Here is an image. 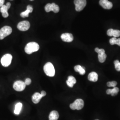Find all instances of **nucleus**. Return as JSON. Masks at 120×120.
Returning <instances> with one entry per match:
<instances>
[{
	"mask_svg": "<svg viewBox=\"0 0 120 120\" xmlns=\"http://www.w3.org/2000/svg\"></svg>",
	"mask_w": 120,
	"mask_h": 120,
	"instance_id": "2f4dec72",
	"label": "nucleus"
},
{
	"mask_svg": "<svg viewBox=\"0 0 120 120\" xmlns=\"http://www.w3.org/2000/svg\"><path fill=\"white\" fill-rule=\"evenodd\" d=\"M22 107V103L18 102L17 103L15 107V109H14V113L16 115H18L20 114V112L21 111Z\"/></svg>",
	"mask_w": 120,
	"mask_h": 120,
	"instance_id": "412c9836",
	"label": "nucleus"
},
{
	"mask_svg": "<svg viewBox=\"0 0 120 120\" xmlns=\"http://www.w3.org/2000/svg\"><path fill=\"white\" fill-rule=\"evenodd\" d=\"M109 43L111 45H117L120 46V38L116 39V38H112L110 39Z\"/></svg>",
	"mask_w": 120,
	"mask_h": 120,
	"instance_id": "4be33fe9",
	"label": "nucleus"
},
{
	"mask_svg": "<svg viewBox=\"0 0 120 120\" xmlns=\"http://www.w3.org/2000/svg\"><path fill=\"white\" fill-rule=\"evenodd\" d=\"M44 71L46 75L50 77L55 75V70L53 64L51 62H48L44 66Z\"/></svg>",
	"mask_w": 120,
	"mask_h": 120,
	"instance_id": "f03ea898",
	"label": "nucleus"
},
{
	"mask_svg": "<svg viewBox=\"0 0 120 120\" xmlns=\"http://www.w3.org/2000/svg\"><path fill=\"white\" fill-rule=\"evenodd\" d=\"M59 115L58 112L53 110L51 112L49 115V120H57L59 118Z\"/></svg>",
	"mask_w": 120,
	"mask_h": 120,
	"instance_id": "a211bd4d",
	"label": "nucleus"
},
{
	"mask_svg": "<svg viewBox=\"0 0 120 120\" xmlns=\"http://www.w3.org/2000/svg\"><path fill=\"white\" fill-rule=\"evenodd\" d=\"M4 0H0V7H1L4 4Z\"/></svg>",
	"mask_w": 120,
	"mask_h": 120,
	"instance_id": "c85d7f7f",
	"label": "nucleus"
},
{
	"mask_svg": "<svg viewBox=\"0 0 120 120\" xmlns=\"http://www.w3.org/2000/svg\"><path fill=\"white\" fill-rule=\"evenodd\" d=\"M115 68L116 71H120V62L118 60H116L114 62Z\"/></svg>",
	"mask_w": 120,
	"mask_h": 120,
	"instance_id": "b1692460",
	"label": "nucleus"
},
{
	"mask_svg": "<svg viewBox=\"0 0 120 120\" xmlns=\"http://www.w3.org/2000/svg\"><path fill=\"white\" fill-rule=\"evenodd\" d=\"M84 106V102L81 99H78L70 105V108L72 110H81Z\"/></svg>",
	"mask_w": 120,
	"mask_h": 120,
	"instance_id": "7ed1b4c3",
	"label": "nucleus"
},
{
	"mask_svg": "<svg viewBox=\"0 0 120 120\" xmlns=\"http://www.w3.org/2000/svg\"><path fill=\"white\" fill-rule=\"evenodd\" d=\"M26 87V85L25 82H22V81H17L15 82L13 86L14 90L18 92L23 91L25 89Z\"/></svg>",
	"mask_w": 120,
	"mask_h": 120,
	"instance_id": "6e6552de",
	"label": "nucleus"
},
{
	"mask_svg": "<svg viewBox=\"0 0 120 120\" xmlns=\"http://www.w3.org/2000/svg\"><path fill=\"white\" fill-rule=\"evenodd\" d=\"M98 120V119H97V120Z\"/></svg>",
	"mask_w": 120,
	"mask_h": 120,
	"instance_id": "7c9ffc66",
	"label": "nucleus"
},
{
	"mask_svg": "<svg viewBox=\"0 0 120 120\" xmlns=\"http://www.w3.org/2000/svg\"><path fill=\"white\" fill-rule=\"evenodd\" d=\"M88 78L91 82H97L98 80V75L96 72H92L89 74Z\"/></svg>",
	"mask_w": 120,
	"mask_h": 120,
	"instance_id": "f3484780",
	"label": "nucleus"
},
{
	"mask_svg": "<svg viewBox=\"0 0 120 120\" xmlns=\"http://www.w3.org/2000/svg\"><path fill=\"white\" fill-rule=\"evenodd\" d=\"M30 1H33V0H30Z\"/></svg>",
	"mask_w": 120,
	"mask_h": 120,
	"instance_id": "c756f323",
	"label": "nucleus"
},
{
	"mask_svg": "<svg viewBox=\"0 0 120 120\" xmlns=\"http://www.w3.org/2000/svg\"><path fill=\"white\" fill-rule=\"evenodd\" d=\"M119 91L118 88L115 87L112 89H108L106 91V93L107 94H111L112 96H115L117 94Z\"/></svg>",
	"mask_w": 120,
	"mask_h": 120,
	"instance_id": "6ab92c4d",
	"label": "nucleus"
},
{
	"mask_svg": "<svg viewBox=\"0 0 120 120\" xmlns=\"http://www.w3.org/2000/svg\"><path fill=\"white\" fill-rule=\"evenodd\" d=\"M12 32V29L9 26H4L0 30V40H3L5 37L10 34Z\"/></svg>",
	"mask_w": 120,
	"mask_h": 120,
	"instance_id": "20e7f679",
	"label": "nucleus"
},
{
	"mask_svg": "<svg viewBox=\"0 0 120 120\" xmlns=\"http://www.w3.org/2000/svg\"><path fill=\"white\" fill-rule=\"evenodd\" d=\"M95 52H96L98 54H100V53H101L105 52V51L104 49H99L98 48H95Z\"/></svg>",
	"mask_w": 120,
	"mask_h": 120,
	"instance_id": "a878e982",
	"label": "nucleus"
},
{
	"mask_svg": "<svg viewBox=\"0 0 120 120\" xmlns=\"http://www.w3.org/2000/svg\"><path fill=\"white\" fill-rule=\"evenodd\" d=\"M75 78L72 76H69L68 77V80L66 81V83L69 87L72 88L75 84L76 83Z\"/></svg>",
	"mask_w": 120,
	"mask_h": 120,
	"instance_id": "dca6fc26",
	"label": "nucleus"
},
{
	"mask_svg": "<svg viewBox=\"0 0 120 120\" xmlns=\"http://www.w3.org/2000/svg\"><path fill=\"white\" fill-rule=\"evenodd\" d=\"M39 48L40 46L38 43L35 42H31L26 45L25 51L27 54H31L34 52L38 51Z\"/></svg>",
	"mask_w": 120,
	"mask_h": 120,
	"instance_id": "f257e3e1",
	"label": "nucleus"
},
{
	"mask_svg": "<svg viewBox=\"0 0 120 120\" xmlns=\"http://www.w3.org/2000/svg\"><path fill=\"white\" fill-rule=\"evenodd\" d=\"M74 70L76 72H79V73L82 75H83L86 73V70H85V68L84 67H82L80 65H76L74 67Z\"/></svg>",
	"mask_w": 120,
	"mask_h": 120,
	"instance_id": "aec40b11",
	"label": "nucleus"
},
{
	"mask_svg": "<svg viewBox=\"0 0 120 120\" xmlns=\"http://www.w3.org/2000/svg\"><path fill=\"white\" fill-rule=\"evenodd\" d=\"M26 86H29L31 83V80L30 78H26L25 82Z\"/></svg>",
	"mask_w": 120,
	"mask_h": 120,
	"instance_id": "bb28decb",
	"label": "nucleus"
},
{
	"mask_svg": "<svg viewBox=\"0 0 120 120\" xmlns=\"http://www.w3.org/2000/svg\"><path fill=\"white\" fill-rule=\"evenodd\" d=\"M74 3L75 5L76 10L78 12H80L86 7L87 2L86 0H74Z\"/></svg>",
	"mask_w": 120,
	"mask_h": 120,
	"instance_id": "423d86ee",
	"label": "nucleus"
},
{
	"mask_svg": "<svg viewBox=\"0 0 120 120\" xmlns=\"http://www.w3.org/2000/svg\"><path fill=\"white\" fill-rule=\"evenodd\" d=\"M33 11V8L32 6L30 5H28L27 6V9L25 11L22 12L20 14V16L22 17H28L30 13H32Z\"/></svg>",
	"mask_w": 120,
	"mask_h": 120,
	"instance_id": "4468645a",
	"label": "nucleus"
},
{
	"mask_svg": "<svg viewBox=\"0 0 120 120\" xmlns=\"http://www.w3.org/2000/svg\"><path fill=\"white\" fill-rule=\"evenodd\" d=\"M43 97V96L40 93L37 92V93H35L32 96V100L34 104H38L40 102L41 99Z\"/></svg>",
	"mask_w": 120,
	"mask_h": 120,
	"instance_id": "2eb2a0df",
	"label": "nucleus"
},
{
	"mask_svg": "<svg viewBox=\"0 0 120 120\" xmlns=\"http://www.w3.org/2000/svg\"><path fill=\"white\" fill-rule=\"evenodd\" d=\"M107 34L109 36H113L114 38H117L120 36V31L110 29L108 30Z\"/></svg>",
	"mask_w": 120,
	"mask_h": 120,
	"instance_id": "ddd939ff",
	"label": "nucleus"
},
{
	"mask_svg": "<svg viewBox=\"0 0 120 120\" xmlns=\"http://www.w3.org/2000/svg\"><path fill=\"white\" fill-rule=\"evenodd\" d=\"M61 40L64 42H71L73 40V35L70 33H64L61 35Z\"/></svg>",
	"mask_w": 120,
	"mask_h": 120,
	"instance_id": "9b49d317",
	"label": "nucleus"
},
{
	"mask_svg": "<svg viewBox=\"0 0 120 120\" xmlns=\"http://www.w3.org/2000/svg\"><path fill=\"white\" fill-rule=\"evenodd\" d=\"M30 27V23L27 21L20 22L17 26V29L22 31H26L28 30Z\"/></svg>",
	"mask_w": 120,
	"mask_h": 120,
	"instance_id": "1a4fd4ad",
	"label": "nucleus"
},
{
	"mask_svg": "<svg viewBox=\"0 0 120 120\" xmlns=\"http://www.w3.org/2000/svg\"><path fill=\"white\" fill-rule=\"evenodd\" d=\"M11 3L9 2L7 3L6 5L4 4L0 8V12L2 13L3 17L7 18L9 16V13L8 10L11 7Z\"/></svg>",
	"mask_w": 120,
	"mask_h": 120,
	"instance_id": "9d476101",
	"label": "nucleus"
},
{
	"mask_svg": "<svg viewBox=\"0 0 120 120\" xmlns=\"http://www.w3.org/2000/svg\"><path fill=\"white\" fill-rule=\"evenodd\" d=\"M98 58L99 61L101 63H103L106 60L107 56L105 52L101 53L100 54H98Z\"/></svg>",
	"mask_w": 120,
	"mask_h": 120,
	"instance_id": "5701e85b",
	"label": "nucleus"
},
{
	"mask_svg": "<svg viewBox=\"0 0 120 120\" xmlns=\"http://www.w3.org/2000/svg\"><path fill=\"white\" fill-rule=\"evenodd\" d=\"M117 82L115 81H112V82H108L107 83V86L108 87H115L117 85Z\"/></svg>",
	"mask_w": 120,
	"mask_h": 120,
	"instance_id": "393cba45",
	"label": "nucleus"
},
{
	"mask_svg": "<svg viewBox=\"0 0 120 120\" xmlns=\"http://www.w3.org/2000/svg\"><path fill=\"white\" fill-rule=\"evenodd\" d=\"M45 9L46 12L53 11L54 13H57L59 12L60 10L59 6L54 3H52V4L48 3L45 5Z\"/></svg>",
	"mask_w": 120,
	"mask_h": 120,
	"instance_id": "0eeeda50",
	"label": "nucleus"
},
{
	"mask_svg": "<svg viewBox=\"0 0 120 120\" xmlns=\"http://www.w3.org/2000/svg\"><path fill=\"white\" fill-rule=\"evenodd\" d=\"M41 95L43 97H45V96L46 95V92L45 91H42L41 92Z\"/></svg>",
	"mask_w": 120,
	"mask_h": 120,
	"instance_id": "cd10ccee",
	"label": "nucleus"
},
{
	"mask_svg": "<svg viewBox=\"0 0 120 120\" xmlns=\"http://www.w3.org/2000/svg\"><path fill=\"white\" fill-rule=\"evenodd\" d=\"M99 4L105 9H109L112 7V3L108 1V0H100Z\"/></svg>",
	"mask_w": 120,
	"mask_h": 120,
	"instance_id": "f8f14e48",
	"label": "nucleus"
},
{
	"mask_svg": "<svg viewBox=\"0 0 120 120\" xmlns=\"http://www.w3.org/2000/svg\"><path fill=\"white\" fill-rule=\"evenodd\" d=\"M13 56L10 54H6L1 59V63L4 67H8L11 64Z\"/></svg>",
	"mask_w": 120,
	"mask_h": 120,
	"instance_id": "39448f33",
	"label": "nucleus"
}]
</instances>
